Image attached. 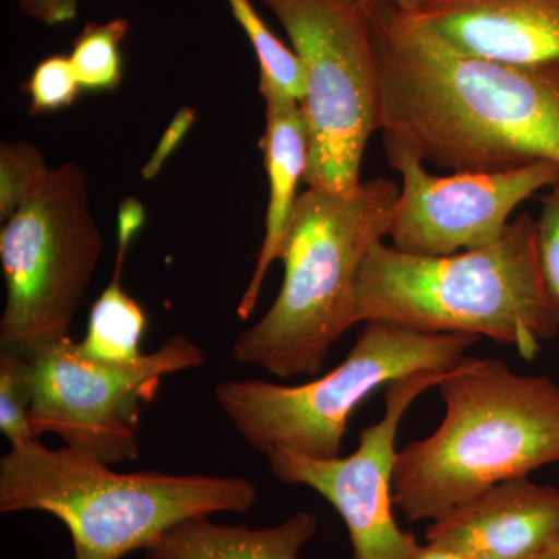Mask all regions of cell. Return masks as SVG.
Listing matches in <instances>:
<instances>
[{
    "instance_id": "obj_7",
    "label": "cell",
    "mask_w": 559,
    "mask_h": 559,
    "mask_svg": "<svg viewBox=\"0 0 559 559\" xmlns=\"http://www.w3.org/2000/svg\"><path fill=\"white\" fill-rule=\"evenodd\" d=\"M102 252L86 171L76 162H66L0 231L7 290L0 319L2 352L31 358L70 337Z\"/></svg>"
},
{
    "instance_id": "obj_26",
    "label": "cell",
    "mask_w": 559,
    "mask_h": 559,
    "mask_svg": "<svg viewBox=\"0 0 559 559\" xmlns=\"http://www.w3.org/2000/svg\"><path fill=\"white\" fill-rule=\"evenodd\" d=\"M411 559H469L462 557V555L455 554L444 549V547L436 546V544H426V546H419L415 551L414 557Z\"/></svg>"
},
{
    "instance_id": "obj_10",
    "label": "cell",
    "mask_w": 559,
    "mask_h": 559,
    "mask_svg": "<svg viewBox=\"0 0 559 559\" xmlns=\"http://www.w3.org/2000/svg\"><path fill=\"white\" fill-rule=\"evenodd\" d=\"M447 371H419L389 382L384 415L360 432L358 450L347 457L319 460L286 448L267 451L275 479L322 496L347 525L352 559H411L419 544L393 516V473L401 419Z\"/></svg>"
},
{
    "instance_id": "obj_18",
    "label": "cell",
    "mask_w": 559,
    "mask_h": 559,
    "mask_svg": "<svg viewBox=\"0 0 559 559\" xmlns=\"http://www.w3.org/2000/svg\"><path fill=\"white\" fill-rule=\"evenodd\" d=\"M235 20L240 22L260 64V81L277 87L282 94L296 102H304L305 76L299 57L280 40L261 20L250 0H227Z\"/></svg>"
},
{
    "instance_id": "obj_27",
    "label": "cell",
    "mask_w": 559,
    "mask_h": 559,
    "mask_svg": "<svg viewBox=\"0 0 559 559\" xmlns=\"http://www.w3.org/2000/svg\"><path fill=\"white\" fill-rule=\"evenodd\" d=\"M353 2L358 3L364 9L373 10L381 5L404 7L414 2V0H353Z\"/></svg>"
},
{
    "instance_id": "obj_6",
    "label": "cell",
    "mask_w": 559,
    "mask_h": 559,
    "mask_svg": "<svg viewBox=\"0 0 559 559\" xmlns=\"http://www.w3.org/2000/svg\"><path fill=\"white\" fill-rule=\"evenodd\" d=\"M479 340L369 320L347 358L318 380L300 385L224 381L216 384L215 400L241 439L261 454L286 448L311 459H336L349 415L374 390L419 371L451 370Z\"/></svg>"
},
{
    "instance_id": "obj_13",
    "label": "cell",
    "mask_w": 559,
    "mask_h": 559,
    "mask_svg": "<svg viewBox=\"0 0 559 559\" xmlns=\"http://www.w3.org/2000/svg\"><path fill=\"white\" fill-rule=\"evenodd\" d=\"M396 9L465 53L514 64L559 61V0H414Z\"/></svg>"
},
{
    "instance_id": "obj_5",
    "label": "cell",
    "mask_w": 559,
    "mask_h": 559,
    "mask_svg": "<svg viewBox=\"0 0 559 559\" xmlns=\"http://www.w3.org/2000/svg\"><path fill=\"white\" fill-rule=\"evenodd\" d=\"M259 488L245 477L119 473L94 455L39 440L0 459V513L40 511L68 527L73 559H121L193 518L248 514Z\"/></svg>"
},
{
    "instance_id": "obj_9",
    "label": "cell",
    "mask_w": 559,
    "mask_h": 559,
    "mask_svg": "<svg viewBox=\"0 0 559 559\" xmlns=\"http://www.w3.org/2000/svg\"><path fill=\"white\" fill-rule=\"evenodd\" d=\"M31 426L35 439L57 433L66 447L108 465L140 455L142 404L151 403L162 380L204 366V352L186 334H175L156 352L130 364L84 358L72 337L31 356Z\"/></svg>"
},
{
    "instance_id": "obj_1",
    "label": "cell",
    "mask_w": 559,
    "mask_h": 559,
    "mask_svg": "<svg viewBox=\"0 0 559 559\" xmlns=\"http://www.w3.org/2000/svg\"><path fill=\"white\" fill-rule=\"evenodd\" d=\"M380 131L452 175L559 164V61L465 53L393 5L371 10Z\"/></svg>"
},
{
    "instance_id": "obj_28",
    "label": "cell",
    "mask_w": 559,
    "mask_h": 559,
    "mask_svg": "<svg viewBox=\"0 0 559 559\" xmlns=\"http://www.w3.org/2000/svg\"><path fill=\"white\" fill-rule=\"evenodd\" d=\"M535 559H559V536L557 540L551 544L549 549L544 550L543 554H540L539 557H536Z\"/></svg>"
},
{
    "instance_id": "obj_25",
    "label": "cell",
    "mask_w": 559,
    "mask_h": 559,
    "mask_svg": "<svg viewBox=\"0 0 559 559\" xmlns=\"http://www.w3.org/2000/svg\"><path fill=\"white\" fill-rule=\"evenodd\" d=\"M79 10V0H55L51 10L50 25L72 21Z\"/></svg>"
},
{
    "instance_id": "obj_22",
    "label": "cell",
    "mask_w": 559,
    "mask_h": 559,
    "mask_svg": "<svg viewBox=\"0 0 559 559\" xmlns=\"http://www.w3.org/2000/svg\"><path fill=\"white\" fill-rule=\"evenodd\" d=\"M536 230L544 275L559 307V182L543 197Z\"/></svg>"
},
{
    "instance_id": "obj_24",
    "label": "cell",
    "mask_w": 559,
    "mask_h": 559,
    "mask_svg": "<svg viewBox=\"0 0 559 559\" xmlns=\"http://www.w3.org/2000/svg\"><path fill=\"white\" fill-rule=\"evenodd\" d=\"M21 9L40 22L50 24L51 10H53L55 0H17Z\"/></svg>"
},
{
    "instance_id": "obj_23",
    "label": "cell",
    "mask_w": 559,
    "mask_h": 559,
    "mask_svg": "<svg viewBox=\"0 0 559 559\" xmlns=\"http://www.w3.org/2000/svg\"><path fill=\"white\" fill-rule=\"evenodd\" d=\"M194 120H197L194 109L182 108L178 110L175 119L170 121L167 130L162 134L156 150L151 154L150 160L146 162L145 167L142 168L143 179H154L159 175L165 162L170 159L171 154L178 148L180 142L189 134L190 128L194 124Z\"/></svg>"
},
{
    "instance_id": "obj_3",
    "label": "cell",
    "mask_w": 559,
    "mask_h": 559,
    "mask_svg": "<svg viewBox=\"0 0 559 559\" xmlns=\"http://www.w3.org/2000/svg\"><path fill=\"white\" fill-rule=\"evenodd\" d=\"M369 320L488 337L535 359L559 331L536 219L521 213L495 245L452 255H412L378 241L355 285V323Z\"/></svg>"
},
{
    "instance_id": "obj_21",
    "label": "cell",
    "mask_w": 559,
    "mask_h": 559,
    "mask_svg": "<svg viewBox=\"0 0 559 559\" xmlns=\"http://www.w3.org/2000/svg\"><path fill=\"white\" fill-rule=\"evenodd\" d=\"M31 114H46L69 108L79 97L81 87L69 57L46 58L33 70L27 84Z\"/></svg>"
},
{
    "instance_id": "obj_8",
    "label": "cell",
    "mask_w": 559,
    "mask_h": 559,
    "mask_svg": "<svg viewBox=\"0 0 559 559\" xmlns=\"http://www.w3.org/2000/svg\"><path fill=\"white\" fill-rule=\"evenodd\" d=\"M288 33L305 76L310 189L349 193L380 131V70L371 10L353 0H259Z\"/></svg>"
},
{
    "instance_id": "obj_11",
    "label": "cell",
    "mask_w": 559,
    "mask_h": 559,
    "mask_svg": "<svg viewBox=\"0 0 559 559\" xmlns=\"http://www.w3.org/2000/svg\"><path fill=\"white\" fill-rule=\"evenodd\" d=\"M382 140L390 167L401 176L390 246L412 255L488 248L506 235L510 216L522 202L559 182L555 162L485 175L436 176L406 146Z\"/></svg>"
},
{
    "instance_id": "obj_20",
    "label": "cell",
    "mask_w": 559,
    "mask_h": 559,
    "mask_svg": "<svg viewBox=\"0 0 559 559\" xmlns=\"http://www.w3.org/2000/svg\"><path fill=\"white\" fill-rule=\"evenodd\" d=\"M33 396L32 359L16 353L0 356V430L10 444L38 440L33 436L31 414Z\"/></svg>"
},
{
    "instance_id": "obj_16",
    "label": "cell",
    "mask_w": 559,
    "mask_h": 559,
    "mask_svg": "<svg viewBox=\"0 0 559 559\" xmlns=\"http://www.w3.org/2000/svg\"><path fill=\"white\" fill-rule=\"evenodd\" d=\"M143 221L145 210L139 201L121 202L116 271L108 288L92 307L86 336L76 344L84 358L103 364H130L143 356L140 344L146 329L145 311L121 286L124 259Z\"/></svg>"
},
{
    "instance_id": "obj_2",
    "label": "cell",
    "mask_w": 559,
    "mask_h": 559,
    "mask_svg": "<svg viewBox=\"0 0 559 559\" xmlns=\"http://www.w3.org/2000/svg\"><path fill=\"white\" fill-rule=\"evenodd\" d=\"M444 417L399 451L393 503L436 521L500 481L559 463V385L498 358H463L439 385Z\"/></svg>"
},
{
    "instance_id": "obj_17",
    "label": "cell",
    "mask_w": 559,
    "mask_h": 559,
    "mask_svg": "<svg viewBox=\"0 0 559 559\" xmlns=\"http://www.w3.org/2000/svg\"><path fill=\"white\" fill-rule=\"evenodd\" d=\"M130 31L123 17L86 25L73 43L69 60L81 90L114 91L121 81V40Z\"/></svg>"
},
{
    "instance_id": "obj_4",
    "label": "cell",
    "mask_w": 559,
    "mask_h": 559,
    "mask_svg": "<svg viewBox=\"0 0 559 559\" xmlns=\"http://www.w3.org/2000/svg\"><path fill=\"white\" fill-rule=\"evenodd\" d=\"M400 186L364 180L355 191L299 194L280 260L282 288L270 311L242 331L231 358L280 380L314 377L355 323V285L369 250L388 237Z\"/></svg>"
},
{
    "instance_id": "obj_12",
    "label": "cell",
    "mask_w": 559,
    "mask_h": 559,
    "mask_svg": "<svg viewBox=\"0 0 559 559\" xmlns=\"http://www.w3.org/2000/svg\"><path fill=\"white\" fill-rule=\"evenodd\" d=\"M559 536V488L500 481L430 522L426 540L469 559H535Z\"/></svg>"
},
{
    "instance_id": "obj_14",
    "label": "cell",
    "mask_w": 559,
    "mask_h": 559,
    "mask_svg": "<svg viewBox=\"0 0 559 559\" xmlns=\"http://www.w3.org/2000/svg\"><path fill=\"white\" fill-rule=\"evenodd\" d=\"M260 92L266 102V128L260 145L270 179V202L255 270L237 307L238 318L242 320L252 316L267 271L282 255L286 231L299 198L297 189L300 182H305L310 160L307 121L300 103L266 81H260Z\"/></svg>"
},
{
    "instance_id": "obj_19",
    "label": "cell",
    "mask_w": 559,
    "mask_h": 559,
    "mask_svg": "<svg viewBox=\"0 0 559 559\" xmlns=\"http://www.w3.org/2000/svg\"><path fill=\"white\" fill-rule=\"evenodd\" d=\"M51 168L38 146L25 140L0 145V221L7 219L46 182Z\"/></svg>"
},
{
    "instance_id": "obj_15",
    "label": "cell",
    "mask_w": 559,
    "mask_h": 559,
    "mask_svg": "<svg viewBox=\"0 0 559 559\" xmlns=\"http://www.w3.org/2000/svg\"><path fill=\"white\" fill-rule=\"evenodd\" d=\"M318 532L319 518L308 510L257 530L193 518L165 532L143 554L146 559H299Z\"/></svg>"
}]
</instances>
